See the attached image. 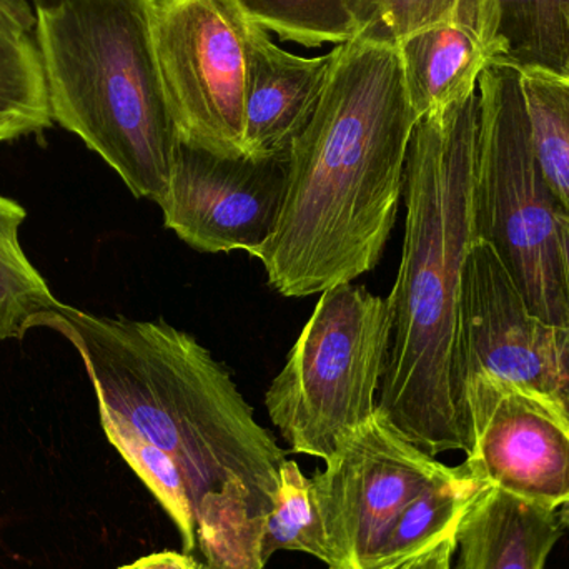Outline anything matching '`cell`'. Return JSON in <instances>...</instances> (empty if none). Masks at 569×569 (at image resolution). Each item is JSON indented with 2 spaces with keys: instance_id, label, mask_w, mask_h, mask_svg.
I'll list each match as a JSON object with an SVG mask.
<instances>
[{
  "instance_id": "28",
  "label": "cell",
  "mask_w": 569,
  "mask_h": 569,
  "mask_svg": "<svg viewBox=\"0 0 569 569\" xmlns=\"http://www.w3.org/2000/svg\"><path fill=\"white\" fill-rule=\"evenodd\" d=\"M32 3L33 9H39V7L52 6L57 0H29Z\"/></svg>"
},
{
  "instance_id": "18",
  "label": "cell",
  "mask_w": 569,
  "mask_h": 569,
  "mask_svg": "<svg viewBox=\"0 0 569 569\" xmlns=\"http://www.w3.org/2000/svg\"><path fill=\"white\" fill-rule=\"evenodd\" d=\"M535 153L560 216L569 220V77L540 66H515Z\"/></svg>"
},
{
  "instance_id": "23",
  "label": "cell",
  "mask_w": 569,
  "mask_h": 569,
  "mask_svg": "<svg viewBox=\"0 0 569 569\" xmlns=\"http://www.w3.org/2000/svg\"><path fill=\"white\" fill-rule=\"evenodd\" d=\"M36 23L29 0H0V72H43Z\"/></svg>"
},
{
  "instance_id": "19",
  "label": "cell",
  "mask_w": 569,
  "mask_h": 569,
  "mask_svg": "<svg viewBox=\"0 0 569 569\" xmlns=\"http://www.w3.org/2000/svg\"><path fill=\"white\" fill-rule=\"evenodd\" d=\"M279 551H301L323 561L328 569H338L311 480L290 460L284 461L280 471L279 498L263 530L260 545L263 565Z\"/></svg>"
},
{
  "instance_id": "22",
  "label": "cell",
  "mask_w": 569,
  "mask_h": 569,
  "mask_svg": "<svg viewBox=\"0 0 569 569\" xmlns=\"http://www.w3.org/2000/svg\"><path fill=\"white\" fill-rule=\"evenodd\" d=\"M357 39L398 46L401 40L457 16L461 0H345Z\"/></svg>"
},
{
  "instance_id": "25",
  "label": "cell",
  "mask_w": 569,
  "mask_h": 569,
  "mask_svg": "<svg viewBox=\"0 0 569 569\" xmlns=\"http://www.w3.org/2000/svg\"><path fill=\"white\" fill-rule=\"evenodd\" d=\"M119 569H206L193 555L179 553V551H162V553L147 555L133 563Z\"/></svg>"
},
{
  "instance_id": "21",
  "label": "cell",
  "mask_w": 569,
  "mask_h": 569,
  "mask_svg": "<svg viewBox=\"0 0 569 569\" xmlns=\"http://www.w3.org/2000/svg\"><path fill=\"white\" fill-rule=\"evenodd\" d=\"M102 428L107 440L136 471L137 477L146 483L150 493L157 498L160 507L167 511L170 520L176 525L182 540L183 553L193 555V551L199 548L196 515L176 465L162 451L143 443L139 438L110 425H102Z\"/></svg>"
},
{
  "instance_id": "11",
  "label": "cell",
  "mask_w": 569,
  "mask_h": 569,
  "mask_svg": "<svg viewBox=\"0 0 569 569\" xmlns=\"http://www.w3.org/2000/svg\"><path fill=\"white\" fill-rule=\"evenodd\" d=\"M288 160L223 157L179 142L163 223L202 253L256 256L276 232L287 192Z\"/></svg>"
},
{
  "instance_id": "15",
  "label": "cell",
  "mask_w": 569,
  "mask_h": 569,
  "mask_svg": "<svg viewBox=\"0 0 569 569\" xmlns=\"http://www.w3.org/2000/svg\"><path fill=\"white\" fill-rule=\"evenodd\" d=\"M398 50L408 96L420 120L470 99L491 63L477 36L457 20L407 37Z\"/></svg>"
},
{
  "instance_id": "6",
  "label": "cell",
  "mask_w": 569,
  "mask_h": 569,
  "mask_svg": "<svg viewBox=\"0 0 569 569\" xmlns=\"http://www.w3.org/2000/svg\"><path fill=\"white\" fill-rule=\"evenodd\" d=\"M320 295L266 407L293 453L327 461L377 413L391 325L387 298L365 287Z\"/></svg>"
},
{
  "instance_id": "5",
  "label": "cell",
  "mask_w": 569,
  "mask_h": 569,
  "mask_svg": "<svg viewBox=\"0 0 569 569\" xmlns=\"http://www.w3.org/2000/svg\"><path fill=\"white\" fill-rule=\"evenodd\" d=\"M475 230L490 243L531 310L568 328L569 291L557 200L531 139L520 73L491 62L478 80Z\"/></svg>"
},
{
  "instance_id": "9",
  "label": "cell",
  "mask_w": 569,
  "mask_h": 569,
  "mask_svg": "<svg viewBox=\"0 0 569 569\" xmlns=\"http://www.w3.org/2000/svg\"><path fill=\"white\" fill-rule=\"evenodd\" d=\"M567 328L538 317L497 250L477 239L468 250L461 282V388L485 378L535 391L569 420ZM468 418V417H467Z\"/></svg>"
},
{
  "instance_id": "13",
  "label": "cell",
  "mask_w": 569,
  "mask_h": 569,
  "mask_svg": "<svg viewBox=\"0 0 569 569\" xmlns=\"http://www.w3.org/2000/svg\"><path fill=\"white\" fill-rule=\"evenodd\" d=\"M565 531L560 515L488 487L458 525L451 569H545Z\"/></svg>"
},
{
  "instance_id": "3",
  "label": "cell",
  "mask_w": 569,
  "mask_h": 569,
  "mask_svg": "<svg viewBox=\"0 0 569 569\" xmlns=\"http://www.w3.org/2000/svg\"><path fill=\"white\" fill-rule=\"evenodd\" d=\"M478 89L417 123L405 172L403 250L390 297L378 410L430 457L470 450L460 380L461 282L475 230Z\"/></svg>"
},
{
  "instance_id": "8",
  "label": "cell",
  "mask_w": 569,
  "mask_h": 569,
  "mask_svg": "<svg viewBox=\"0 0 569 569\" xmlns=\"http://www.w3.org/2000/svg\"><path fill=\"white\" fill-rule=\"evenodd\" d=\"M325 463L310 480L338 569H368L401 511L457 473L410 443L380 410Z\"/></svg>"
},
{
  "instance_id": "2",
  "label": "cell",
  "mask_w": 569,
  "mask_h": 569,
  "mask_svg": "<svg viewBox=\"0 0 569 569\" xmlns=\"http://www.w3.org/2000/svg\"><path fill=\"white\" fill-rule=\"evenodd\" d=\"M335 49L320 103L288 157L276 232L253 256L288 298L323 293L378 266L420 122L398 46L355 39Z\"/></svg>"
},
{
  "instance_id": "24",
  "label": "cell",
  "mask_w": 569,
  "mask_h": 569,
  "mask_svg": "<svg viewBox=\"0 0 569 569\" xmlns=\"http://www.w3.org/2000/svg\"><path fill=\"white\" fill-rule=\"evenodd\" d=\"M457 530L431 545L423 553L417 555L411 560L405 561L397 569H451L455 547H457Z\"/></svg>"
},
{
  "instance_id": "27",
  "label": "cell",
  "mask_w": 569,
  "mask_h": 569,
  "mask_svg": "<svg viewBox=\"0 0 569 569\" xmlns=\"http://www.w3.org/2000/svg\"><path fill=\"white\" fill-rule=\"evenodd\" d=\"M565 32H567V63H565L563 76L569 77V6L565 16Z\"/></svg>"
},
{
  "instance_id": "20",
  "label": "cell",
  "mask_w": 569,
  "mask_h": 569,
  "mask_svg": "<svg viewBox=\"0 0 569 569\" xmlns=\"http://www.w3.org/2000/svg\"><path fill=\"white\" fill-rule=\"evenodd\" d=\"M252 22L282 42L305 49L357 39V26L345 0H239Z\"/></svg>"
},
{
  "instance_id": "16",
  "label": "cell",
  "mask_w": 569,
  "mask_h": 569,
  "mask_svg": "<svg viewBox=\"0 0 569 569\" xmlns=\"http://www.w3.org/2000/svg\"><path fill=\"white\" fill-rule=\"evenodd\" d=\"M488 488L463 465L450 480L428 488L395 520L368 569H397L457 530L475 498Z\"/></svg>"
},
{
  "instance_id": "26",
  "label": "cell",
  "mask_w": 569,
  "mask_h": 569,
  "mask_svg": "<svg viewBox=\"0 0 569 569\" xmlns=\"http://www.w3.org/2000/svg\"><path fill=\"white\" fill-rule=\"evenodd\" d=\"M558 232H560L561 250H563L565 269H567L569 291V220L567 217L558 216ZM565 368H567L568 400H569V325L567 328V351H565Z\"/></svg>"
},
{
  "instance_id": "7",
  "label": "cell",
  "mask_w": 569,
  "mask_h": 569,
  "mask_svg": "<svg viewBox=\"0 0 569 569\" xmlns=\"http://www.w3.org/2000/svg\"><path fill=\"white\" fill-rule=\"evenodd\" d=\"M149 16L177 139L242 157L252 20L239 0H150Z\"/></svg>"
},
{
  "instance_id": "12",
  "label": "cell",
  "mask_w": 569,
  "mask_h": 569,
  "mask_svg": "<svg viewBox=\"0 0 569 569\" xmlns=\"http://www.w3.org/2000/svg\"><path fill=\"white\" fill-rule=\"evenodd\" d=\"M335 57V47L318 57L288 52L266 29L250 23L243 156L288 160L320 103Z\"/></svg>"
},
{
  "instance_id": "14",
  "label": "cell",
  "mask_w": 569,
  "mask_h": 569,
  "mask_svg": "<svg viewBox=\"0 0 569 569\" xmlns=\"http://www.w3.org/2000/svg\"><path fill=\"white\" fill-rule=\"evenodd\" d=\"M569 0H461L453 20L470 29L491 62L563 73Z\"/></svg>"
},
{
  "instance_id": "4",
  "label": "cell",
  "mask_w": 569,
  "mask_h": 569,
  "mask_svg": "<svg viewBox=\"0 0 569 569\" xmlns=\"http://www.w3.org/2000/svg\"><path fill=\"white\" fill-rule=\"evenodd\" d=\"M150 0H57L36 10L53 123L137 199L166 197L179 139L153 52Z\"/></svg>"
},
{
  "instance_id": "10",
  "label": "cell",
  "mask_w": 569,
  "mask_h": 569,
  "mask_svg": "<svg viewBox=\"0 0 569 569\" xmlns=\"http://www.w3.org/2000/svg\"><path fill=\"white\" fill-rule=\"evenodd\" d=\"M471 445L463 468L487 487L560 515L569 531V420L548 398L500 381H468Z\"/></svg>"
},
{
  "instance_id": "17",
  "label": "cell",
  "mask_w": 569,
  "mask_h": 569,
  "mask_svg": "<svg viewBox=\"0 0 569 569\" xmlns=\"http://www.w3.org/2000/svg\"><path fill=\"white\" fill-rule=\"evenodd\" d=\"M27 212L0 193V341L22 340L62 305L20 246Z\"/></svg>"
},
{
  "instance_id": "1",
  "label": "cell",
  "mask_w": 569,
  "mask_h": 569,
  "mask_svg": "<svg viewBox=\"0 0 569 569\" xmlns=\"http://www.w3.org/2000/svg\"><path fill=\"white\" fill-rule=\"evenodd\" d=\"M43 328L82 358L100 423L162 451L182 477L206 569H263L267 518L287 453L256 420L226 365L166 320L89 313L62 303Z\"/></svg>"
}]
</instances>
